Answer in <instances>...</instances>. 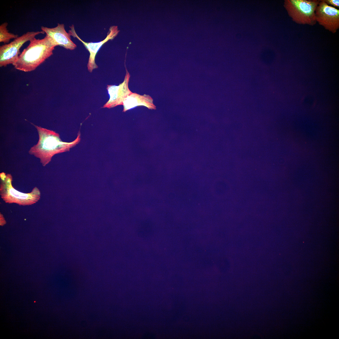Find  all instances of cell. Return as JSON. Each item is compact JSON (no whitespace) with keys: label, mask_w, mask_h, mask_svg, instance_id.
I'll list each match as a JSON object with an SVG mask.
<instances>
[{"label":"cell","mask_w":339,"mask_h":339,"mask_svg":"<svg viewBox=\"0 0 339 339\" xmlns=\"http://www.w3.org/2000/svg\"><path fill=\"white\" fill-rule=\"evenodd\" d=\"M316 22L333 34L339 28V10L320 0L315 11Z\"/></svg>","instance_id":"5b68a950"},{"label":"cell","mask_w":339,"mask_h":339,"mask_svg":"<svg viewBox=\"0 0 339 339\" xmlns=\"http://www.w3.org/2000/svg\"><path fill=\"white\" fill-rule=\"evenodd\" d=\"M323 1L328 5H332L334 8H339V0H323Z\"/></svg>","instance_id":"7c38bea8"},{"label":"cell","mask_w":339,"mask_h":339,"mask_svg":"<svg viewBox=\"0 0 339 339\" xmlns=\"http://www.w3.org/2000/svg\"><path fill=\"white\" fill-rule=\"evenodd\" d=\"M126 72L124 81L119 85H107V89L110 98L104 105L103 108H111L122 105L123 102L132 92L128 88V83L130 78L129 73Z\"/></svg>","instance_id":"9c48e42d"},{"label":"cell","mask_w":339,"mask_h":339,"mask_svg":"<svg viewBox=\"0 0 339 339\" xmlns=\"http://www.w3.org/2000/svg\"><path fill=\"white\" fill-rule=\"evenodd\" d=\"M30 42L13 65L17 70L24 72L35 70L53 54L55 49L46 35L42 39L35 38Z\"/></svg>","instance_id":"6da1fadb"},{"label":"cell","mask_w":339,"mask_h":339,"mask_svg":"<svg viewBox=\"0 0 339 339\" xmlns=\"http://www.w3.org/2000/svg\"><path fill=\"white\" fill-rule=\"evenodd\" d=\"M12 177L7 174L5 178L2 180L5 184L2 185V196L6 202H16L21 204H30L35 203L39 198V191H33L32 193L24 194L15 190L11 185Z\"/></svg>","instance_id":"52a82bcc"},{"label":"cell","mask_w":339,"mask_h":339,"mask_svg":"<svg viewBox=\"0 0 339 339\" xmlns=\"http://www.w3.org/2000/svg\"><path fill=\"white\" fill-rule=\"evenodd\" d=\"M319 0H285L284 6L295 23L314 26L316 23L315 11Z\"/></svg>","instance_id":"3957f363"},{"label":"cell","mask_w":339,"mask_h":339,"mask_svg":"<svg viewBox=\"0 0 339 339\" xmlns=\"http://www.w3.org/2000/svg\"><path fill=\"white\" fill-rule=\"evenodd\" d=\"M70 29L68 33L70 36L77 38L82 43L86 49L89 53V56L87 65L88 69L89 72L98 68L95 62V57L96 54L101 47L109 40L113 39L117 35L119 31L117 26H111L109 29L106 37L103 40L97 42H86L82 40L76 32L74 26L72 24L69 26Z\"/></svg>","instance_id":"8992f818"},{"label":"cell","mask_w":339,"mask_h":339,"mask_svg":"<svg viewBox=\"0 0 339 339\" xmlns=\"http://www.w3.org/2000/svg\"><path fill=\"white\" fill-rule=\"evenodd\" d=\"M8 25V23L5 22L0 25V42H3L4 44L9 43L11 39L19 37L18 35L8 32L7 28Z\"/></svg>","instance_id":"8fae6325"},{"label":"cell","mask_w":339,"mask_h":339,"mask_svg":"<svg viewBox=\"0 0 339 339\" xmlns=\"http://www.w3.org/2000/svg\"><path fill=\"white\" fill-rule=\"evenodd\" d=\"M39 135L38 141L32 147L29 153L40 159L43 166L51 161L55 154L69 150L75 142H62L58 134L55 132L34 125Z\"/></svg>","instance_id":"7a4b0ae2"},{"label":"cell","mask_w":339,"mask_h":339,"mask_svg":"<svg viewBox=\"0 0 339 339\" xmlns=\"http://www.w3.org/2000/svg\"><path fill=\"white\" fill-rule=\"evenodd\" d=\"M44 34L42 31H28L10 43L0 46V67H5L10 64L13 65L18 59L20 54V49L23 45L35 38L36 36Z\"/></svg>","instance_id":"277c9868"},{"label":"cell","mask_w":339,"mask_h":339,"mask_svg":"<svg viewBox=\"0 0 339 339\" xmlns=\"http://www.w3.org/2000/svg\"><path fill=\"white\" fill-rule=\"evenodd\" d=\"M41 29L55 47L60 46L70 50H74L77 47V45L72 41L69 34L65 30L64 24L58 23L56 26L51 28L42 26Z\"/></svg>","instance_id":"ba28073f"},{"label":"cell","mask_w":339,"mask_h":339,"mask_svg":"<svg viewBox=\"0 0 339 339\" xmlns=\"http://www.w3.org/2000/svg\"><path fill=\"white\" fill-rule=\"evenodd\" d=\"M153 101V99L148 95H141L132 92L123 102V111L140 105L144 106L150 109H155L156 106Z\"/></svg>","instance_id":"30bf717a"}]
</instances>
